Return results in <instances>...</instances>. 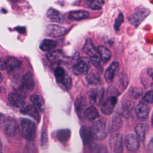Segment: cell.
Returning <instances> with one entry per match:
<instances>
[{"label": "cell", "instance_id": "obj_1", "mask_svg": "<svg viewBox=\"0 0 153 153\" xmlns=\"http://www.w3.org/2000/svg\"><path fill=\"white\" fill-rule=\"evenodd\" d=\"M82 50L90 57V60L94 66L97 67L99 65L100 57L98 54L97 48L95 47L91 39L88 38L86 39L83 46Z\"/></svg>", "mask_w": 153, "mask_h": 153}, {"label": "cell", "instance_id": "obj_2", "mask_svg": "<svg viewBox=\"0 0 153 153\" xmlns=\"http://www.w3.org/2000/svg\"><path fill=\"white\" fill-rule=\"evenodd\" d=\"M21 128L23 137L28 141L34 139L36 134L35 124L28 119H23L21 121Z\"/></svg>", "mask_w": 153, "mask_h": 153}, {"label": "cell", "instance_id": "obj_3", "mask_svg": "<svg viewBox=\"0 0 153 153\" xmlns=\"http://www.w3.org/2000/svg\"><path fill=\"white\" fill-rule=\"evenodd\" d=\"M91 131L94 139L103 140L107 136V131L104 122L99 120L96 121L91 126Z\"/></svg>", "mask_w": 153, "mask_h": 153}, {"label": "cell", "instance_id": "obj_4", "mask_svg": "<svg viewBox=\"0 0 153 153\" xmlns=\"http://www.w3.org/2000/svg\"><path fill=\"white\" fill-rule=\"evenodd\" d=\"M150 11L148 9L142 8L133 13L128 18L130 23L134 27H137L144 19L149 15Z\"/></svg>", "mask_w": 153, "mask_h": 153}, {"label": "cell", "instance_id": "obj_5", "mask_svg": "<svg viewBox=\"0 0 153 153\" xmlns=\"http://www.w3.org/2000/svg\"><path fill=\"white\" fill-rule=\"evenodd\" d=\"M109 145L114 153H123L124 143L123 136L120 133H115L109 138Z\"/></svg>", "mask_w": 153, "mask_h": 153}, {"label": "cell", "instance_id": "obj_6", "mask_svg": "<svg viewBox=\"0 0 153 153\" xmlns=\"http://www.w3.org/2000/svg\"><path fill=\"white\" fill-rule=\"evenodd\" d=\"M90 68V61L87 57L79 59L73 66V72L75 74H86Z\"/></svg>", "mask_w": 153, "mask_h": 153}, {"label": "cell", "instance_id": "obj_7", "mask_svg": "<svg viewBox=\"0 0 153 153\" xmlns=\"http://www.w3.org/2000/svg\"><path fill=\"white\" fill-rule=\"evenodd\" d=\"M104 95L103 88H92L89 93L88 97L90 102L91 104L94 105H99L101 104Z\"/></svg>", "mask_w": 153, "mask_h": 153}, {"label": "cell", "instance_id": "obj_8", "mask_svg": "<svg viewBox=\"0 0 153 153\" xmlns=\"http://www.w3.org/2000/svg\"><path fill=\"white\" fill-rule=\"evenodd\" d=\"M117 103V97L108 96L102 103L100 110L105 115H109L112 113Z\"/></svg>", "mask_w": 153, "mask_h": 153}, {"label": "cell", "instance_id": "obj_9", "mask_svg": "<svg viewBox=\"0 0 153 153\" xmlns=\"http://www.w3.org/2000/svg\"><path fill=\"white\" fill-rule=\"evenodd\" d=\"M4 131L10 136H15L19 131V125L17 121L11 117H8L4 123Z\"/></svg>", "mask_w": 153, "mask_h": 153}, {"label": "cell", "instance_id": "obj_10", "mask_svg": "<svg viewBox=\"0 0 153 153\" xmlns=\"http://www.w3.org/2000/svg\"><path fill=\"white\" fill-rule=\"evenodd\" d=\"M66 32L67 30L65 27L57 25H49L45 29L46 34L53 38L63 36L66 34Z\"/></svg>", "mask_w": 153, "mask_h": 153}, {"label": "cell", "instance_id": "obj_11", "mask_svg": "<svg viewBox=\"0 0 153 153\" xmlns=\"http://www.w3.org/2000/svg\"><path fill=\"white\" fill-rule=\"evenodd\" d=\"M150 111V107L145 103L139 102L135 108V112L137 118L141 121L148 119Z\"/></svg>", "mask_w": 153, "mask_h": 153}, {"label": "cell", "instance_id": "obj_12", "mask_svg": "<svg viewBox=\"0 0 153 153\" xmlns=\"http://www.w3.org/2000/svg\"><path fill=\"white\" fill-rule=\"evenodd\" d=\"M35 85L34 80L32 74L29 72H26L22 77L21 88L26 92L30 91L33 90Z\"/></svg>", "mask_w": 153, "mask_h": 153}, {"label": "cell", "instance_id": "obj_13", "mask_svg": "<svg viewBox=\"0 0 153 153\" xmlns=\"http://www.w3.org/2000/svg\"><path fill=\"white\" fill-rule=\"evenodd\" d=\"M119 63L117 62L112 63L107 68L105 73V78L108 82H111L114 80L119 70Z\"/></svg>", "mask_w": 153, "mask_h": 153}, {"label": "cell", "instance_id": "obj_14", "mask_svg": "<svg viewBox=\"0 0 153 153\" xmlns=\"http://www.w3.org/2000/svg\"><path fill=\"white\" fill-rule=\"evenodd\" d=\"M125 143L127 148L131 151H137L140 146L137 137L133 134L126 135L125 137Z\"/></svg>", "mask_w": 153, "mask_h": 153}, {"label": "cell", "instance_id": "obj_15", "mask_svg": "<svg viewBox=\"0 0 153 153\" xmlns=\"http://www.w3.org/2000/svg\"><path fill=\"white\" fill-rule=\"evenodd\" d=\"M21 61L14 57H8L4 61V68L7 72L10 73L14 71L20 66Z\"/></svg>", "mask_w": 153, "mask_h": 153}, {"label": "cell", "instance_id": "obj_16", "mask_svg": "<svg viewBox=\"0 0 153 153\" xmlns=\"http://www.w3.org/2000/svg\"><path fill=\"white\" fill-rule=\"evenodd\" d=\"M79 133L84 145H89L92 143L94 138L90 128L87 126H82L80 128Z\"/></svg>", "mask_w": 153, "mask_h": 153}, {"label": "cell", "instance_id": "obj_17", "mask_svg": "<svg viewBox=\"0 0 153 153\" xmlns=\"http://www.w3.org/2000/svg\"><path fill=\"white\" fill-rule=\"evenodd\" d=\"M21 112L23 114L29 115L36 121H39L40 115L38 109L34 105H27L22 109Z\"/></svg>", "mask_w": 153, "mask_h": 153}, {"label": "cell", "instance_id": "obj_18", "mask_svg": "<svg viewBox=\"0 0 153 153\" xmlns=\"http://www.w3.org/2000/svg\"><path fill=\"white\" fill-rule=\"evenodd\" d=\"M9 102L11 105L17 108H23L25 106V102L23 100V98L17 94L16 93H10L8 96Z\"/></svg>", "mask_w": 153, "mask_h": 153}, {"label": "cell", "instance_id": "obj_19", "mask_svg": "<svg viewBox=\"0 0 153 153\" xmlns=\"http://www.w3.org/2000/svg\"><path fill=\"white\" fill-rule=\"evenodd\" d=\"M97 51L100 59L103 63L108 62L111 58V52L106 47L103 45H99L97 48Z\"/></svg>", "mask_w": 153, "mask_h": 153}, {"label": "cell", "instance_id": "obj_20", "mask_svg": "<svg viewBox=\"0 0 153 153\" xmlns=\"http://www.w3.org/2000/svg\"><path fill=\"white\" fill-rule=\"evenodd\" d=\"M83 114L84 118L90 122L94 121L99 117V113L97 112V110L93 106H91L88 108H85Z\"/></svg>", "mask_w": 153, "mask_h": 153}, {"label": "cell", "instance_id": "obj_21", "mask_svg": "<svg viewBox=\"0 0 153 153\" xmlns=\"http://www.w3.org/2000/svg\"><path fill=\"white\" fill-rule=\"evenodd\" d=\"M30 101L33 105L40 112H43L45 109V102L43 97L38 94H33L30 97Z\"/></svg>", "mask_w": 153, "mask_h": 153}, {"label": "cell", "instance_id": "obj_22", "mask_svg": "<svg viewBox=\"0 0 153 153\" xmlns=\"http://www.w3.org/2000/svg\"><path fill=\"white\" fill-rule=\"evenodd\" d=\"M89 13L83 10L72 11L69 13L68 18L72 20H81L89 17Z\"/></svg>", "mask_w": 153, "mask_h": 153}, {"label": "cell", "instance_id": "obj_23", "mask_svg": "<svg viewBox=\"0 0 153 153\" xmlns=\"http://www.w3.org/2000/svg\"><path fill=\"white\" fill-rule=\"evenodd\" d=\"M148 130V125L146 123H139L135 127V132L138 138L143 142L146 132Z\"/></svg>", "mask_w": 153, "mask_h": 153}, {"label": "cell", "instance_id": "obj_24", "mask_svg": "<svg viewBox=\"0 0 153 153\" xmlns=\"http://www.w3.org/2000/svg\"><path fill=\"white\" fill-rule=\"evenodd\" d=\"M57 45V42L50 39H45L40 44L39 48L42 51H48L54 49Z\"/></svg>", "mask_w": 153, "mask_h": 153}, {"label": "cell", "instance_id": "obj_25", "mask_svg": "<svg viewBox=\"0 0 153 153\" xmlns=\"http://www.w3.org/2000/svg\"><path fill=\"white\" fill-rule=\"evenodd\" d=\"M57 82L58 85L62 88H63L65 90H70L71 88L72 85V79H71V77L66 75L63 78H62L59 80H57Z\"/></svg>", "mask_w": 153, "mask_h": 153}, {"label": "cell", "instance_id": "obj_26", "mask_svg": "<svg viewBox=\"0 0 153 153\" xmlns=\"http://www.w3.org/2000/svg\"><path fill=\"white\" fill-rule=\"evenodd\" d=\"M47 16L52 21L55 22H60L62 20V15L57 10L54 8H50L47 11Z\"/></svg>", "mask_w": 153, "mask_h": 153}, {"label": "cell", "instance_id": "obj_27", "mask_svg": "<svg viewBox=\"0 0 153 153\" xmlns=\"http://www.w3.org/2000/svg\"><path fill=\"white\" fill-rule=\"evenodd\" d=\"M123 125V120L120 116L114 115L112 120V124L110 128V131L111 132H115L119 130Z\"/></svg>", "mask_w": 153, "mask_h": 153}, {"label": "cell", "instance_id": "obj_28", "mask_svg": "<svg viewBox=\"0 0 153 153\" xmlns=\"http://www.w3.org/2000/svg\"><path fill=\"white\" fill-rule=\"evenodd\" d=\"M71 136V131L69 129H62L57 131V138L59 142L65 143L67 142Z\"/></svg>", "mask_w": 153, "mask_h": 153}, {"label": "cell", "instance_id": "obj_29", "mask_svg": "<svg viewBox=\"0 0 153 153\" xmlns=\"http://www.w3.org/2000/svg\"><path fill=\"white\" fill-rule=\"evenodd\" d=\"M105 2L103 0H88L86 2L87 7L93 10H99L102 9Z\"/></svg>", "mask_w": 153, "mask_h": 153}, {"label": "cell", "instance_id": "obj_30", "mask_svg": "<svg viewBox=\"0 0 153 153\" xmlns=\"http://www.w3.org/2000/svg\"><path fill=\"white\" fill-rule=\"evenodd\" d=\"M86 80L90 84L95 85L99 83L100 81V76L94 72H91L86 76Z\"/></svg>", "mask_w": 153, "mask_h": 153}, {"label": "cell", "instance_id": "obj_31", "mask_svg": "<svg viewBox=\"0 0 153 153\" xmlns=\"http://www.w3.org/2000/svg\"><path fill=\"white\" fill-rule=\"evenodd\" d=\"M47 57L50 61L55 62L62 57V52L60 50L53 51L47 53Z\"/></svg>", "mask_w": 153, "mask_h": 153}, {"label": "cell", "instance_id": "obj_32", "mask_svg": "<svg viewBox=\"0 0 153 153\" xmlns=\"http://www.w3.org/2000/svg\"><path fill=\"white\" fill-rule=\"evenodd\" d=\"M86 105L85 100L82 97H79L76 99L75 102V111L77 113H81V112L83 110L84 108Z\"/></svg>", "mask_w": 153, "mask_h": 153}, {"label": "cell", "instance_id": "obj_33", "mask_svg": "<svg viewBox=\"0 0 153 153\" xmlns=\"http://www.w3.org/2000/svg\"><path fill=\"white\" fill-rule=\"evenodd\" d=\"M142 90L138 87H132L128 90V95L133 99H137L142 94Z\"/></svg>", "mask_w": 153, "mask_h": 153}, {"label": "cell", "instance_id": "obj_34", "mask_svg": "<svg viewBox=\"0 0 153 153\" xmlns=\"http://www.w3.org/2000/svg\"><path fill=\"white\" fill-rule=\"evenodd\" d=\"M128 78L127 75L124 73H121L118 78V84L120 88L123 90H124L127 86L128 85Z\"/></svg>", "mask_w": 153, "mask_h": 153}, {"label": "cell", "instance_id": "obj_35", "mask_svg": "<svg viewBox=\"0 0 153 153\" xmlns=\"http://www.w3.org/2000/svg\"><path fill=\"white\" fill-rule=\"evenodd\" d=\"M130 111L124 105L121 104L118 106V113L120 115L126 118H128L130 117Z\"/></svg>", "mask_w": 153, "mask_h": 153}, {"label": "cell", "instance_id": "obj_36", "mask_svg": "<svg viewBox=\"0 0 153 153\" xmlns=\"http://www.w3.org/2000/svg\"><path fill=\"white\" fill-rule=\"evenodd\" d=\"M54 76H55V77L56 78V81L59 80V79L63 78L66 75L65 71L62 67H57V68H56V69L54 70Z\"/></svg>", "mask_w": 153, "mask_h": 153}, {"label": "cell", "instance_id": "obj_37", "mask_svg": "<svg viewBox=\"0 0 153 153\" xmlns=\"http://www.w3.org/2000/svg\"><path fill=\"white\" fill-rule=\"evenodd\" d=\"M143 100L146 103H153V90L146 92L143 97Z\"/></svg>", "mask_w": 153, "mask_h": 153}, {"label": "cell", "instance_id": "obj_38", "mask_svg": "<svg viewBox=\"0 0 153 153\" xmlns=\"http://www.w3.org/2000/svg\"><path fill=\"white\" fill-rule=\"evenodd\" d=\"M123 21H124L123 14L120 13L118 15L117 19H116L115 24H114V29H115V30H119V28H120L121 25L122 24V23L123 22Z\"/></svg>", "mask_w": 153, "mask_h": 153}, {"label": "cell", "instance_id": "obj_39", "mask_svg": "<svg viewBox=\"0 0 153 153\" xmlns=\"http://www.w3.org/2000/svg\"><path fill=\"white\" fill-rule=\"evenodd\" d=\"M120 92L118 90L114 87L111 86L109 87L108 90V96H116L118 97L120 95Z\"/></svg>", "mask_w": 153, "mask_h": 153}, {"label": "cell", "instance_id": "obj_40", "mask_svg": "<svg viewBox=\"0 0 153 153\" xmlns=\"http://www.w3.org/2000/svg\"><path fill=\"white\" fill-rule=\"evenodd\" d=\"M88 153H101V149L97 144L93 143L91 145Z\"/></svg>", "mask_w": 153, "mask_h": 153}, {"label": "cell", "instance_id": "obj_41", "mask_svg": "<svg viewBox=\"0 0 153 153\" xmlns=\"http://www.w3.org/2000/svg\"><path fill=\"white\" fill-rule=\"evenodd\" d=\"M47 140H48V139L47 136V133L46 132L44 131L42 133V146H45L47 143Z\"/></svg>", "mask_w": 153, "mask_h": 153}, {"label": "cell", "instance_id": "obj_42", "mask_svg": "<svg viewBox=\"0 0 153 153\" xmlns=\"http://www.w3.org/2000/svg\"><path fill=\"white\" fill-rule=\"evenodd\" d=\"M123 104L130 110L131 111L133 106H134V103L132 102L131 101H130V100H126L124 103H123Z\"/></svg>", "mask_w": 153, "mask_h": 153}, {"label": "cell", "instance_id": "obj_43", "mask_svg": "<svg viewBox=\"0 0 153 153\" xmlns=\"http://www.w3.org/2000/svg\"><path fill=\"white\" fill-rule=\"evenodd\" d=\"M148 149L149 153H153V137L149 140L148 144Z\"/></svg>", "mask_w": 153, "mask_h": 153}, {"label": "cell", "instance_id": "obj_44", "mask_svg": "<svg viewBox=\"0 0 153 153\" xmlns=\"http://www.w3.org/2000/svg\"><path fill=\"white\" fill-rule=\"evenodd\" d=\"M148 75L153 78V68H148L147 69Z\"/></svg>", "mask_w": 153, "mask_h": 153}, {"label": "cell", "instance_id": "obj_45", "mask_svg": "<svg viewBox=\"0 0 153 153\" xmlns=\"http://www.w3.org/2000/svg\"><path fill=\"white\" fill-rule=\"evenodd\" d=\"M5 120H6V119H5V116H4L3 114H2L0 113V124L4 123L5 121Z\"/></svg>", "mask_w": 153, "mask_h": 153}, {"label": "cell", "instance_id": "obj_46", "mask_svg": "<svg viewBox=\"0 0 153 153\" xmlns=\"http://www.w3.org/2000/svg\"><path fill=\"white\" fill-rule=\"evenodd\" d=\"M2 79H3V76H2V75L1 74V73L0 72V82L2 81Z\"/></svg>", "mask_w": 153, "mask_h": 153}, {"label": "cell", "instance_id": "obj_47", "mask_svg": "<svg viewBox=\"0 0 153 153\" xmlns=\"http://www.w3.org/2000/svg\"><path fill=\"white\" fill-rule=\"evenodd\" d=\"M2 145L1 140V139H0V150H2Z\"/></svg>", "mask_w": 153, "mask_h": 153}, {"label": "cell", "instance_id": "obj_48", "mask_svg": "<svg viewBox=\"0 0 153 153\" xmlns=\"http://www.w3.org/2000/svg\"><path fill=\"white\" fill-rule=\"evenodd\" d=\"M151 124H152V127H153V112H152V118H151Z\"/></svg>", "mask_w": 153, "mask_h": 153}, {"label": "cell", "instance_id": "obj_49", "mask_svg": "<svg viewBox=\"0 0 153 153\" xmlns=\"http://www.w3.org/2000/svg\"><path fill=\"white\" fill-rule=\"evenodd\" d=\"M151 88H152V90H153V81L151 83Z\"/></svg>", "mask_w": 153, "mask_h": 153}, {"label": "cell", "instance_id": "obj_50", "mask_svg": "<svg viewBox=\"0 0 153 153\" xmlns=\"http://www.w3.org/2000/svg\"><path fill=\"white\" fill-rule=\"evenodd\" d=\"M12 1H14V2H16V1H18L19 0H12Z\"/></svg>", "mask_w": 153, "mask_h": 153}, {"label": "cell", "instance_id": "obj_51", "mask_svg": "<svg viewBox=\"0 0 153 153\" xmlns=\"http://www.w3.org/2000/svg\"><path fill=\"white\" fill-rule=\"evenodd\" d=\"M0 153H3L2 151V150H0Z\"/></svg>", "mask_w": 153, "mask_h": 153}]
</instances>
